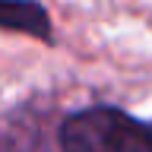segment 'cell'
Listing matches in <instances>:
<instances>
[{
    "label": "cell",
    "mask_w": 152,
    "mask_h": 152,
    "mask_svg": "<svg viewBox=\"0 0 152 152\" xmlns=\"http://www.w3.org/2000/svg\"><path fill=\"white\" fill-rule=\"evenodd\" d=\"M0 152H54V142L45 136L38 121H13L0 127Z\"/></svg>",
    "instance_id": "3"
},
{
    "label": "cell",
    "mask_w": 152,
    "mask_h": 152,
    "mask_svg": "<svg viewBox=\"0 0 152 152\" xmlns=\"http://www.w3.org/2000/svg\"><path fill=\"white\" fill-rule=\"evenodd\" d=\"M0 32H16L38 41H54V22L38 0H0Z\"/></svg>",
    "instance_id": "2"
},
{
    "label": "cell",
    "mask_w": 152,
    "mask_h": 152,
    "mask_svg": "<svg viewBox=\"0 0 152 152\" xmlns=\"http://www.w3.org/2000/svg\"><path fill=\"white\" fill-rule=\"evenodd\" d=\"M60 152H152V127L114 104H89L57 127Z\"/></svg>",
    "instance_id": "1"
}]
</instances>
